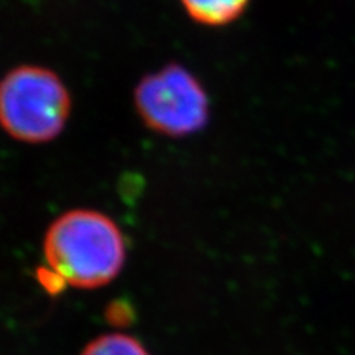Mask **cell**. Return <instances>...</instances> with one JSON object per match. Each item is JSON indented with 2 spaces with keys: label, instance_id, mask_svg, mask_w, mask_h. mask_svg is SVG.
Returning <instances> with one entry per match:
<instances>
[{
  "label": "cell",
  "instance_id": "obj_2",
  "mask_svg": "<svg viewBox=\"0 0 355 355\" xmlns=\"http://www.w3.org/2000/svg\"><path fill=\"white\" fill-rule=\"evenodd\" d=\"M71 110L60 77L39 65H21L0 80V126L17 141L42 144L62 132Z\"/></svg>",
  "mask_w": 355,
  "mask_h": 355
},
{
  "label": "cell",
  "instance_id": "obj_5",
  "mask_svg": "<svg viewBox=\"0 0 355 355\" xmlns=\"http://www.w3.org/2000/svg\"><path fill=\"white\" fill-rule=\"evenodd\" d=\"M82 355H150L141 342L128 335H104L92 340Z\"/></svg>",
  "mask_w": 355,
  "mask_h": 355
},
{
  "label": "cell",
  "instance_id": "obj_4",
  "mask_svg": "<svg viewBox=\"0 0 355 355\" xmlns=\"http://www.w3.org/2000/svg\"><path fill=\"white\" fill-rule=\"evenodd\" d=\"M194 21L205 26H227L246 10L250 0H181Z\"/></svg>",
  "mask_w": 355,
  "mask_h": 355
},
{
  "label": "cell",
  "instance_id": "obj_1",
  "mask_svg": "<svg viewBox=\"0 0 355 355\" xmlns=\"http://www.w3.org/2000/svg\"><path fill=\"white\" fill-rule=\"evenodd\" d=\"M44 258L67 284L96 288L114 280L125 263V240L114 220L95 210H71L49 227Z\"/></svg>",
  "mask_w": 355,
  "mask_h": 355
},
{
  "label": "cell",
  "instance_id": "obj_6",
  "mask_svg": "<svg viewBox=\"0 0 355 355\" xmlns=\"http://www.w3.org/2000/svg\"><path fill=\"white\" fill-rule=\"evenodd\" d=\"M105 317L108 320V323L119 326V327H125L132 323L133 309H132L130 304H128L125 301H116L107 306Z\"/></svg>",
  "mask_w": 355,
  "mask_h": 355
},
{
  "label": "cell",
  "instance_id": "obj_7",
  "mask_svg": "<svg viewBox=\"0 0 355 355\" xmlns=\"http://www.w3.org/2000/svg\"><path fill=\"white\" fill-rule=\"evenodd\" d=\"M37 279L44 291L51 295H58L60 292L64 291V287L67 284L62 277L58 272H55L52 268H39Z\"/></svg>",
  "mask_w": 355,
  "mask_h": 355
},
{
  "label": "cell",
  "instance_id": "obj_3",
  "mask_svg": "<svg viewBox=\"0 0 355 355\" xmlns=\"http://www.w3.org/2000/svg\"><path fill=\"white\" fill-rule=\"evenodd\" d=\"M135 107L151 130L173 138L193 135L209 120L203 86L180 64L144 77L135 89Z\"/></svg>",
  "mask_w": 355,
  "mask_h": 355
}]
</instances>
